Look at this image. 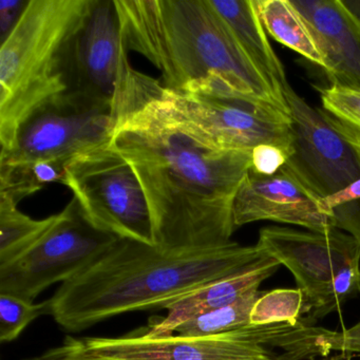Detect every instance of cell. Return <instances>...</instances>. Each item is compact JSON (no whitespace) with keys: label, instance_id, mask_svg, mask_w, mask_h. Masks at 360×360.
I'll return each mask as SVG.
<instances>
[{"label":"cell","instance_id":"cell-1","mask_svg":"<svg viewBox=\"0 0 360 360\" xmlns=\"http://www.w3.org/2000/svg\"><path fill=\"white\" fill-rule=\"evenodd\" d=\"M162 86L124 58L109 144L142 185L158 250L183 255L227 248L236 229L233 198L252 153L204 144L164 104Z\"/></svg>","mask_w":360,"mask_h":360},{"label":"cell","instance_id":"cell-2","mask_svg":"<svg viewBox=\"0 0 360 360\" xmlns=\"http://www.w3.org/2000/svg\"><path fill=\"white\" fill-rule=\"evenodd\" d=\"M122 41L150 62L164 87L254 98L290 113L210 0H115Z\"/></svg>","mask_w":360,"mask_h":360},{"label":"cell","instance_id":"cell-3","mask_svg":"<svg viewBox=\"0 0 360 360\" xmlns=\"http://www.w3.org/2000/svg\"><path fill=\"white\" fill-rule=\"evenodd\" d=\"M264 257L256 245L237 242L220 250L168 255L120 238L47 299L49 315L67 332L77 333L121 314L167 309Z\"/></svg>","mask_w":360,"mask_h":360},{"label":"cell","instance_id":"cell-4","mask_svg":"<svg viewBox=\"0 0 360 360\" xmlns=\"http://www.w3.org/2000/svg\"><path fill=\"white\" fill-rule=\"evenodd\" d=\"M94 0H29L0 47V144L10 150L22 124L72 88L77 37Z\"/></svg>","mask_w":360,"mask_h":360},{"label":"cell","instance_id":"cell-5","mask_svg":"<svg viewBox=\"0 0 360 360\" xmlns=\"http://www.w3.org/2000/svg\"><path fill=\"white\" fill-rule=\"evenodd\" d=\"M64 185L96 229L155 246L150 210L142 185L130 164L110 144L73 158L67 164Z\"/></svg>","mask_w":360,"mask_h":360},{"label":"cell","instance_id":"cell-6","mask_svg":"<svg viewBox=\"0 0 360 360\" xmlns=\"http://www.w3.org/2000/svg\"><path fill=\"white\" fill-rule=\"evenodd\" d=\"M256 246L294 275L304 297L303 315L309 319L326 317L349 299L345 276L360 264V245L345 231L269 226L261 229Z\"/></svg>","mask_w":360,"mask_h":360},{"label":"cell","instance_id":"cell-7","mask_svg":"<svg viewBox=\"0 0 360 360\" xmlns=\"http://www.w3.org/2000/svg\"><path fill=\"white\" fill-rule=\"evenodd\" d=\"M160 96L189 131L210 148L246 151L273 145L292 153L290 113L274 105L241 96L189 94L162 86Z\"/></svg>","mask_w":360,"mask_h":360},{"label":"cell","instance_id":"cell-8","mask_svg":"<svg viewBox=\"0 0 360 360\" xmlns=\"http://www.w3.org/2000/svg\"><path fill=\"white\" fill-rule=\"evenodd\" d=\"M295 326H248L223 334L150 337L143 328L115 338H82L92 355L115 360H300L285 353Z\"/></svg>","mask_w":360,"mask_h":360},{"label":"cell","instance_id":"cell-9","mask_svg":"<svg viewBox=\"0 0 360 360\" xmlns=\"http://www.w3.org/2000/svg\"><path fill=\"white\" fill-rule=\"evenodd\" d=\"M117 239L94 226L72 198L37 243L0 265V292L34 302L50 285L81 273Z\"/></svg>","mask_w":360,"mask_h":360},{"label":"cell","instance_id":"cell-10","mask_svg":"<svg viewBox=\"0 0 360 360\" xmlns=\"http://www.w3.org/2000/svg\"><path fill=\"white\" fill-rule=\"evenodd\" d=\"M115 126L113 105L77 91L65 92L37 109L18 130L1 163L60 160L109 144Z\"/></svg>","mask_w":360,"mask_h":360},{"label":"cell","instance_id":"cell-11","mask_svg":"<svg viewBox=\"0 0 360 360\" xmlns=\"http://www.w3.org/2000/svg\"><path fill=\"white\" fill-rule=\"evenodd\" d=\"M236 229L258 221L296 225L316 233L336 229L320 199L286 166L271 176L248 170L233 203Z\"/></svg>","mask_w":360,"mask_h":360},{"label":"cell","instance_id":"cell-12","mask_svg":"<svg viewBox=\"0 0 360 360\" xmlns=\"http://www.w3.org/2000/svg\"><path fill=\"white\" fill-rule=\"evenodd\" d=\"M126 52L115 0H94L75 44L71 90L113 105Z\"/></svg>","mask_w":360,"mask_h":360},{"label":"cell","instance_id":"cell-13","mask_svg":"<svg viewBox=\"0 0 360 360\" xmlns=\"http://www.w3.org/2000/svg\"><path fill=\"white\" fill-rule=\"evenodd\" d=\"M326 58L330 84L360 88V29L340 0H290Z\"/></svg>","mask_w":360,"mask_h":360},{"label":"cell","instance_id":"cell-14","mask_svg":"<svg viewBox=\"0 0 360 360\" xmlns=\"http://www.w3.org/2000/svg\"><path fill=\"white\" fill-rule=\"evenodd\" d=\"M279 266L277 260L264 257L246 269L212 282L172 303L166 309L168 314L165 317L153 321L148 328H142L143 330L150 337L174 334L176 328L187 320L226 307L244 295L259 290L260 284L274 275Z\"/></svg>","mask_w":360,"mask_h":360},{"label":"cell","instance_id":"cell-15","mask_svg":"<svg viewBox=\"0 0 360 360\" xmlns=\"http://www.w3.org/2000/svg\"><path fill=\"white\" fill-rule=\"evenodd\" d=\"M246 56L271 85L282 92L288 83L285 69L267 39L255 0H210ZM284 96V94H283Z\"/></svg>","mask_w":360,"mask_h":360},{"label":"cell","instance_id":"cell-16","mask_svg":"<svg viewBox=\"0 0 360 360\" xmlns=\"http://www.w3.org/2000/svg\"><path fill=\"white\" fill-rule=\"evenodd\" d=\"M261 22L269 37L326 70L313 33L290 0H255Z\"/></svg>","mask_w":360,"mask_h":360},{"label":"cell","instance_id":"cell-17","mask_svg":"<svg viewBox=\"0 0 360 360\" xmlns=\"http://www.w3.org/2000/svg\"><path fill=\"white\" fill-rule=\"evenodd\" d=\"M56 214L34 220L18 204L0 198V265L7 264L37 243L56 221Z\"/></svg>","mask_w":360,"mask_h":360},{"label":"cell","instance_id":"cell-18","mask_svg":"<svg viewBox=\"0 0 360 360\" xmlns=\"http://www.w3.org/2000/svg\"><path fill=\"white\" fill-rule=\"evenodd\" d=\"M263 290H252L235 302L187 320L174 334L183 337H205L223 334L250 326V315Z\"/></svg>","mask_w":360,"mask_h":360},{"label":"cell","instance_id":"cell-19","mask_svg":"<svg viewBox=\"0 0 360 360\" xmlns=\"http://www.w3.org/2000/svg\"><path fill=\"white\" fill-rule=\"evenodd\" d=\"M304 309V297L297 288H276L257 299L250 315V326L298 324Z\"/></svg>","mask_w":360,"mask_h":360},{"label":"cell","instance_id":"cell-20","mask_svg":"<svg viewBox=\"0 0 360 360\" xmlns=\"http://www.w3.org/2000/svg\"><path fill=\"white\" fill-rule=\"evenodd\" d=\"M49 315L47 300L29 302L14 295L0 292V341L12 342L37 318Z\"/></svg>","mask_w":360,"mask_h":360},{"label":"cell","instance_id":"cell-21","mask_svg":"<svg viewBox=\"0 0 360 360\" xmlns=\"http://www.w3.org/2000/svg\"><path fill=\"white\" fill-rule=\"evenodd\" d=\"M320 98L323 110L360 136V88L330 84Z\"/></svg>","mask_w":360,"mask_h":360},{"label":"cell","instance_id":"cell-22","mask_svg":"<svg viewBox=\"0 0 360 360\" xmlns=\"http://www.w3.org/2000/svg\"><path fill=\"white\" fill-rule=\"evenodd\" d=\"M320 204L335 229L345 231L360 245V195L338 193L320 200Z\"/></svg>","mask_w":360,"mask_h":360},{"label":"cell","instance_id":"cell-23","mask_svg":"<svg viewBox=\"0 0 360 360\" xmlns=\"http://www.w3.org/2000/svg\"><path fill=\"white\" fill-rule=\"evenodd\" d=\"M288 158V153L279 147L260 145L252 149L250 169L256 174L271 176L285 166Z\"/></svg>","mask_w":360,"mask_h":360},{"label":"cell","instance_id":"cell-24","mask_svg":"<svg viewBox=\"0 0 360 360\" xmlns=\"http://www.w3.org/2000/svg\"><path fill=\"white\" fill-rule=\"evenodd\" d=\"M25 360H115L92 355L86 349L82 338L67 337L60 347H53L41 355Z\"/></svg>","mask_w":360,"mask_h":360},{"label":"cell","instance_id":"cell-25","mask_svg":"<svg viewBox=\"0 0 360 360\" xmlns=\"http://www.w3.org/2000/svg\"><path fill=\"white\" fill-rule=\"evenodd\" d=\"M326 345L330 352L360 354V321L341 332L328 330L326 335Z\"/></svg>","mask_w":360,"mask_h":360},{"label":"cell","instance_id":"cell-26","mask_svg":"<svg viewBox=\"0 0 360 360\" xmlns=\"http://www.w3.org/2000/svg\"><path fill=\"white\" fill-rule=\"evenodd\" d=\"M28 1L0 0V41L3 43L20 20Z\"/></svg>","mask_w":360,"mask_h":360},{"label":"cell","instance_id":"cell-27","mask_svg":"<svg viewBox=\"0 0 360 360\" xmlns=\"http://www.w3.org/2000/svg\"><path fill=\"white\" fill-rule=\"evenodd\" d=\"M340 4L356 26L360 29V0H340Z\"/></svg>","mask_w":360,"mask_h":360},{"label":"cell","instance_id":"cell-28","mask_svg":"<svg viewBox=\"0 0 360 360\" xmlns=\"http://www.w3.org/2000/svg\"><path fill=\"white\" fill-rule=\"evenodd\" d=\"M340 193H349V195H360V180L347 187L345 191H340Z\"/></svg>","mask_w":360,"mask_h":360},{"label":"cell","instance_id":"cell-29","mask_svg":"<svg viewBox=\"0 0 360 360\" xmlns=\"http://www.w3.org/2000/svg\"><path fill=\"white\" fill-rule=\"evenodd\" d=\"M321 360H352V353L341 352L340 354H337V355L332 356V357L324 358V359Z\"/></svg>","mask_w":360,"mask_h":360}]
</instances>
